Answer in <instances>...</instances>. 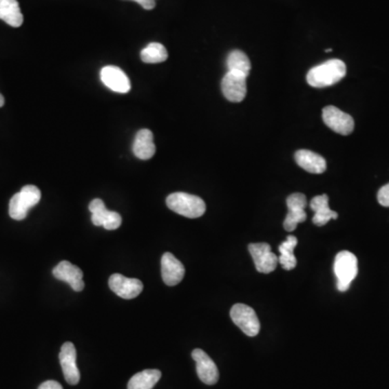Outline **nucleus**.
I'll return each instance as SVG.
<instances>
[{"label":"nucleus","mask_w":389,"mask_h":389,"mask_svg":"<svg viewBox=\"0 0 389 389\" xmlns=\"http://www.w3.org/2000/svg\"><path fill=\"white\" fill-rule=\"evenodd\" d=\"M346 73V64L343 61L331 59L311 68L307 74L306 81L314 88H326L341 81Z\"/></svg>","instance_id":"f257e3e1"},{"label":"nucleus","mask_w":389,"mask_h":389,"mask_svg":"<svg viewBox=\"0 0 389 389\" xmlns=\"http://www.w3.org/2000/svg\"><path fill=\"white\" fill-rule=\"evenodd\" d=\"M170 210L189 219H197L206 212V204L200 197L186 193H174L166 200Z\"/></svg>","instance_id":"f03ea898"},{"label":"nucleus","mask_w":389,"mask_h":389,"mask_svg":"<svg viewBox=\"0 0 389 389\" xmlns=\"http://www.w3.org/2000/svg\"><path fill=\"white\" fill-rule=\"evenodd\" d=\"M41 193L35 185H26L20 193H15L9 204V214L11 219L22 221L28 216V210L41 201Z\"/></svg>","instance_id":"7ed1b4c3"},{"label":"nucleus","mask_w":389,"mask_h":389,"mask_svg":"<svg viewBox=\"0 0 389 389\" xmlns=\"http://www.w3.org/2000/svg\"><path fill=\"white\" fill-rule=\"evenodd\" d=\"M334 274L337 279V290L347 291L358 274V260L349 251H341L335 256Z\"/></svg>","instance_id":"20e7f679"},{"label":"nucleus","mask_w":389,"mask_h":389,"mask_svg":"<svg viewBox=\"0 0 389 389\" xmlns=\"http://www.w3.org/2000/svg\"><path fill=\"white\" fill-rule=\"evenodd\" d=\"M231 318L233 324L248 337H255L261 329V324L255 311L248 305H233L231 309Z\"/></svg>","instance_id":"39448f33"},{"label":"nucleus","mask_w":389,"mask_h":389,"mask_svg":"<svg viewBox=\"0 0 389 389\" xmlns=\"http://www.w3.org/2000/svg\"><path fill=\"white\" fill-rule=\"evenodd\" d=\"M322 119L326 127L341 136H349L354 131V118L335 106L324 107L322 111Z\"/></svg>","instance_id":"423d86ee"},{"label":"nucleus","mask_w":389,"mask_h":389,"mask_svg":"<svg viewBox=\"0 0 389 389\" xmlns=\"http://www.w3.org/2000/svg\"><path fill=\"white\" fill-rule=\"evenodd\" d=\"M288 214L284 222V227L286 231H295L297 224L306 221L307 214L305 208L307 206V199L305 195L301 193H292L286 199Z\"/></svg>","instance_id":"0eeeda50"},{"label":"nucleus","mask_w":389,"mask_h":389,"mask_svg":"<svg viewBox=\"0 0 389 389\" xmlns=\"http://www.w3.org/2000/svg\"><path fill=\"white\" fill-rule=\"evenodd\" d=\"M89 210L92 213L91 221L96 227H103L107 231H115L119 229L123 223L120 214L115 211H108L103 200L101 199H93L89 204Z\"/></svg>","instance_id":"6e6552de"},{"label":"nucleus","mask_w":389,"mask_h":389,"mask_svg":"<svg viewBox=\"0 0 389 389\" xmlns=\"http://www.w3.org/2000/svg\"><path fill=\"white\" fill-rule=\"evenodd\" d=\"M246 77L244 74L227 72L222 79V92L233 103L242 102L246 94Z\"/></svg>","instance_id":"1a4fd4ad"},{"label":"nucleus","mask_w":389,"mask_h":389,"mask_svg":"<svg viewBox=\"0 0 389 389\" xmlns=\"http://www.w3.org/2000/svg\"><path fill=\"white\" fill-rule=\"evenodd\" d=\"M249 252L253 257L254 265L259 273L269 274L276 269L278 257L276 254L271 252L269 244L259 242V244H249Z\"/></svg>","instance_id":"9d476101"},{"label":"nucleus","mask_w":389,"mask_h":389,"mask_svg":"<svg viewBox=\"0 0 389 389\" xmlns=\"http://www.w3.org/2000/svg\"><path fill=\"white\" fill-rule=\"evenodd\" d=\"M108 286L121 299H132L143 291V282L136 278H128L120 274L112 275Z\"/></svg>","instance_id":"9b49d317"},{"label":"nucleus","mask_w":389,"mask_h":389,"mask_svg":"<svg viewBox=\"0 0 389 389\" xmlns=\"http://www.w3.org/2000/svg\"><path fill=\"white\" fill-rule=\"evenodd\" d=\"M61 367L63 370L64 379L66 382L71 385H77L81 381V372L78 370L76 359H77V353L75 346L71 341H66L62 345L60 355Z\"/></svg>","instance_id":"f8f14e48"},{"label":"nucleus","mask_w":389,"mask_h":389,"mask_svg":"<svg viewBox=\"0 0 389 389\" xmlns=\"http://www.w3.org/2000/svg\"><path fill=\"white\" fill-rule=\"evenodd\" d=\"M193 359L196 362L197 375L201 382L207 385H214L219 381V370L213 360L202 349H193Z\"/></svg>","instance_id":"ddd939ff"},{"label":"nucleus","mask_w":389,"mask_h":389,"mask_svg":"<svg viewBox=\"0 0 389 389\" xmlns=\"http://www.w3.org/2000/svg\"><path fill=\"white\" fill-rule=\"evenodd\" d=\"M53 276L61 282H67L72 289L76 292H81L85 289L83 282V273L79 267L73 265L71 262L62 261L53 269Z\"/></svg>","instance_id":"4468645a"},{"label":"nucleus","mask_w":389,"mask_h":389,"mask_svg":"<svg viewBox=\"0 0 389 389\" xmlns=\"http://www.w3.org/2000/svg\"><path fill=\"white\" fill-rule=\"evenodd\" d=\"M101 81L114 92L128 93L131 90V83L128 76L116 66H105L101 71Z\"/></svg>","instance_id":"2eb2a0df"},{"label":"nucleus","mask_w":389,"mask_h":389,"mask_svg":"<svg viewBox=\"0 0 389 389\" xmlns=\"http://www.w3.org/2000/svg\"><path fill=\"white\" fill-rule=\"evenodd\" d=\"M185 269L172 253L163 254L161 259V276L167 286H174L183 280Z\"/></svg>","instance_id":"dca6fc26"},{"label":"nucleus","mask_w":389,"mask_h":389,"mask_svg":"<svg viewBox=\"0 0 389 389\" xmlns=\"http://www.w3.org/2000/svg\"><path fill=\"white\" fill-rule=\"evenodd\" d=\"M294 158H295L297 165L309 174H322L326 171V159L322 156L314 153V151L299 149L294 155Z\"/></svg>","instance_id":"f3484780"},{"label":"nucleus","mask_w":389,"mask_h":389,"mask_svg":"<svg viewBox=\"0 0 389 389\" xmlns=\"http://www.w3.org/2000/svg\"><path fill=\"white\" fill-rule=\"evenodd\" d=\"M311 209L315 212L313 223L317 227H324L331 220L339 218V214L329 208V197L326 195H320L311 199Z\"/></svg>","instance_id":"a211bd4d"},{"label":"nucleus","mask_w":389,"mask_h":389,"mask_svg":"<svg viewBox=\"0 0 389 389\" xmlns=\"http://www.w3.org/2000/svg\"><path fill=\"white\" fill-rule=\"evenodd\" d=\"M134 153L136 157L142 160H149L155 155L156 146L154 143V134L149 129H142L136 134L134 143Z\"/></svg>","instance_id":"6ab92c4d"},{"label":"nucleus","mask_w":389,"mask_h":389,"mask_svg":"<svg viewBox=\"0 0 389 389\" xmlns=\"http://www.w3.org/2000/svg\"><path fill=\"white\" fill-rule=\"evenodd\" d=\"M0 20L12 28L22 25L24 18L18 0H0Z\"/></svg>","instance_id":"aec40b11"},{"label":"nucleus","mask_w":389,"mask_h":389,"mask_svg":"<svg viewBox=\"0 0 389 389\" xmlns=\"http://www.w3.org/2000/svg\"><path fill=\"white\" fill-rule=\"evenodd\" d=\"M161 377L159 370H144L131 377L128 389H153Z\"/></svg>","instance_id":"412c9836"},{"label":"nucleus","mask_w":389,"mask_h":389,"mask_svg":"<svg viewBox=\"0 0 389 389\" xmlns=\"http://www.w3.org/2000/svg\"><path fill=\"white\" fill-rule=\"evenodd\" d=\"M297 246V238L295 236H292V235H290L286 240L279 246L280 256L278 257V262L282 264V267L286 271H291L297 266V257L293 253L294 249Z\"/></svg>","instance_id":"4be33fe9"},{"label":"nucleus","mask_w":389,"mask_h":389,"mask_svg":"<svg viewBox=\"0 0 389 389\" xmlns=\"http://www.w3.org/2000/svg\"><path fill=\"white\" fill-rule=\"evenodd\" d=\"M227 68L229 72L244 74L249 76L251 71V62L249 60L246 53L240 50H233L229 53L227 61Z\"/></svg>","instance_id":"5701e85b"},{"label":"nucleus","mask_w":389,"mask_h":389,"mask_svg":"<svg viewBox=\"0 0 389 389\" xmlns=\"http://www.w3.org/2000/svg\"><path fill=\"white\" fill-rule=\"evenodd\" d=\"M141 59L144 63H162L168 59V51L161 43H151L142 50Z\"/></svg>","instance_id":"b1692460"},{"label":"nucleus","mask_w":389,"mask_h":389,"mask_svg":"<svg viewBox=\"0 0 389 389\" xmlns=\"http://www.w3.org/2000/svg\"><path fill=\"white\" fill-rule=\"evenodd\" d=\"M377 200L381 206L389 207V183L379 189L377 193Z\"/></svg>","instance_id":"393cba45"},{"label":"nucleus","mask_w":389,"mask_h":389,"mask_svg":"<svg viewBox=\"0 0 389 389\" xmlns=\"http://www.w3.org/2000/svg\"><path fill=\"white\" fill-rule=\"evenodd\" d=\"M132 1L138 3L145 10H153L156 7V0H132Z\"/></svg>","instance_id":"a878e982"},{"label":"nucleus","mask_w":389,"mask_h":389,"mask_svg":"<svg viewBox=\"0 0 389 389\" xmlns=\"http://www.w3.org/2000/svg\"><path fill=\"white\" fill-rule=\"evenodd\" d=\"M38 389H63V387L56 381H45Z\"/></svg>","instance_id":"bb28decb"},{"label":"nucleus","mask_w":389,"mask_h":389,"mask_svg":"<svg viewBox=\"0 0 389 389\" xmlns=\"http://www.w3.org/2000/svg\"><path fill=\"white\" fill-rule=\"evenodd\" d=\"M3 105H5V98L0 94V107H3Z\"/></svg>","instance_id":"cd10ccee"},{"label":"nucleus","mask_w":389,"mask_h":389,"mask_svg":"<svg viewBox=\"0 0 389 389\" xmlns=\"http://www.w3.org/2000/svg\"><path fill=\"white\" fill-rule=\"evenodd\" d=\"M332 49H326V52H331Z\"/></svg>","instance_id":"c85d7f7f"}]
</instances>
